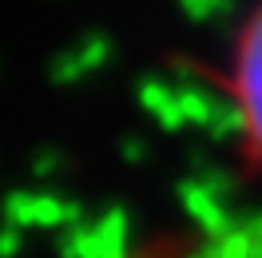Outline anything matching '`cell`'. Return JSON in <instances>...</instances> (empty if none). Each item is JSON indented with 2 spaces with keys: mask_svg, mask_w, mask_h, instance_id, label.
<instances>
[{
  "mask_svg": "<svg viewBox=\"0 0 262 258\" xmlns=\"http://www.w3.org/2000/svg\"><path fill=\"white\" fill-rule=\"evenodd\" d=\"M230 143L243 175L262 179V0L243 12L223 64Z\"/></svg>",
  "mask_w": 262,
  "mask_h": 258,
  "instance_id": "6da1fadb",
  "label": "cell"
}]
</instances>
